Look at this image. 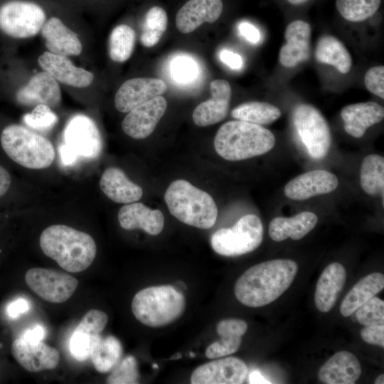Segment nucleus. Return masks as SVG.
Returning <instances> with one entry per match:
<instances>
[{
    "label": "nucleus",
    "mask_w": 384,
    "mask_h": 384,
    "mask_svg": "<svg viewBox=\"0 0 384 384\" xmlns=\"http://www.w3.org/2000/svg\"><path fill=\"white\" fill-rule=\"evenodd\" d=\"M298 270L296 262L277 259L255 265L236 281L237 299L249 307L267 305L279 298L292 284Z\"/></svg>",
    "instance_id": "f257e3e1"
},
{
    "label": "nucleus",
    "mask_w": 384,
    "mask_h": 384,
    "mask_svg": "<svg viewBox=\"0 0 384 384\" xmlns=\"http://www.w3.org/2000/svg\"><path fill=\"white\" fill-rule=\"evenodd\" d=\"M43 252L68 272H80L93 262L97 252L94 239L89 234L65 225H53L41 234Z\"/></svg>",
    "instance_id": "f03ea898"
},
{
    "label": "nucleus",
    "mask_w": 384,
    "mask_h": 384,
    "mask_svg": "<svg viewBox=\"0 0 384 384\" xmlns=\"http://www.w3.org/2000/svg\"><path fill=\"white\" fill-rule=\"evenodd\" d=\"M274 144L275 138L271 131L261 125L240 120L223 124L214 139L217 154L232 161L265 154L272 150Z\"/></svg>",
    "instance_id": "7ed1b4c3"
},
{
    "label": "nucleus",
    "mask_w": 384,
    "mask_h": 384,
    "mask_svg": "<svg viewBox=\"0 0 384 384\" xmlns=\"http://www.w3.org/2000/svg\"><path fill=\"white\" fill-rule=\"evenodd\" d=\"M168 208L181 222L201 229H209L215 223L218 208L213 198L190 182L174 181L164 194Z\"/></svg>",
    "instance_id": "20e7f679"
},
{
    "label": "nucleus",
    "mask_w": 384,
    "mask_h": 384,
    "mask_svg": "<svg viewBox=\"0 0 384 384\" xmlns=\"http://www.w3.org/2000/svg\"><path fill=\"white\" fill-rule=\"evenodd\" d=\"M0 145L9 159L26 169H46L55 156L54 147L48 139L16 124L2 129Z\"/></svg>",
    "instance_id": "39448f33"
},
{
    "label": "nucleus",
    "mask_w": 384,
    "mask_h": 384,
    "mask_svg": "<svg viewBox=\"0 0 384 384\" xmlns=\"http://www.w3.org/2000/svg\"><path fill=\"white\" fill-rule=\"evenodd\" d=\"M183 294L170 285L153 286L139 291L133 297L132 311L142 324L158 328L178 319L183 313Z\"/></svg>",
    "instance_id": "423d86ee"
},
{
    "label": "nucleus",
    "mask_w": 384,
    "mask_h": 384,
    "mask_svg": "<svg viewBox=\"0 0 384 384\" xmlns=\"http://www.w3.org/2000/svg\"><path fill=\"white\" fill-rule=\"evenodd\" d=\"M263 226L260 218L247 214L240 218L230 228H220L210 239L213 250L218 255L235 257L256 250L262 243Z\"/></svg>",
    "instance_id": "0eeeda50"
},
{
    "label": "nucleus",
    "mask_w": 384,
    "mask_h": 384,
    "mask_svg": "<svg viewBox=\"0 0 384 384\" xmlns=\"http://www.w3.org/2000/svg\"><path fill=\"white\" fill-rule=\"evenodd\" d=\"M292 121L311 157L324 158L331 148V136L329 125L320 111L309 104L298 105L293 110Z\"/></svg>",
    "instance_id": "6e6552de"
},
{
    "label": "nucleus",
    "mask_w": 384,
    "mask_h": 384,
    "mask_svg": "<svg viewBox=\"0 0 384 384\" xmlns=\"http://www.w3.org/2000/svg\"><path fill=\"white\" fill-rule=\"evenodd\" d=\"M46 21L44 10L26 1H9L0 6V29L16 38L34 36Z\"/></svg>",
    "instance_id": "1a4fd4ad"
},
{
    "label": "nucleus",
    "mask_w": 384,
    "mask_h": 384,
    "mask_svg": "<svg viewBox=\"0 0 384 384\" xmlns=\"http://www.w3.org/2000/svg\"><path fill=\"white\" fill-rule=\"evenodd\" d=\"M28 287L43 299L50 303L68 300L78 286V279L65 272L33 267L25 274Z\"/></svg>",
    "instance_id": "9d476101"
},
{
    "label": "nucleus",
    "mask_w": 384,
    "mask_h": 384,
    "mask_svg": "<svg viewBox=\"0 0 384 384\" xmlns=\"http://www.w3.org/2000/svg\"><path fill=\"white\" fill-rule=\"evenodd\" d=\"M63 146L77 159H94L102 149V139L95 122L85 114H76L67 122L63 132Z\"/></svg>",
    "instance_id": "9b49d317"
},
{
    "label": "nucleus",
    "mask_w": 384,
    "mask_h": 384,
    "mask_svg": "<svg viewBox=\"0 0 384 384\" xmlns=\"http://www.w3.org/2000/svg\"><path fill=\"white\" fill-rule=\"evenodd\" d=\"M248 373L246 364L240 358L226 357L206 363L191 374L192 384H241Z\"/></svg>",
    "instance_id": "f8f14e48"
},
{
    "label": "nucleus",
    "mask_w": 384,
    "mask_h": 384,
    "mask_svg": "<svg viewBox=\"0 0 384 384\" xmlns=\"http://www.w3.org/2000/svg\"><path fill=\"white\" fill-rule=\"evenodd\" d=\"M11 350L17 363L31 373L54 369L60 361L58 350L41 341L18 338L13 341Z\"/></svg>",
    "instance_id": "ddd939ff"
},
{
    "label": "nucleus",
    "mask_w": 384,
    "mask_h": 384,
    "mask_svg": "<svg viewBox=\"0 0 384 384\" xmlns=\"http://www.w3.org/2000/svg\"><path fill=\"white\" fill-rule=\"evenodd\" d=\"M166 107V99L157 96L133 108L122 120L124 132L133 139L146 138L154 132Z\"/></svg>",
    "instance_id": "4468645a"
},
{
    "label": "nucleus",
    "mask_w": 384,
    "mask_h": 384,
    "mask_svg": "<svg viewBox=\"0 0 384 384\" xmlns=\"http://www.w3.org/2000/svg\"><path fill=\"white\" fill-rule=\"evenodd\" d=\"M167 90L165 82L159 78H137L125 81L114 97V106L121 112H129L133 108L157 96Z\"/></svg>",
    "instance_id": "2eb2a0df"
},
{
    "label": "nucleus",
    "mask_w": 384,
    "mask_h": 384,
    "mask_svg": "<svg viewBox=\"0 0 384 384\" xmlns=\"http://www.w3.org/2000/svg\"><path fill=\"white\" fill-rule=\"evenodd\" d=\"M338 185L336 175L322 169L300 174L290 180L284 186V195L292 200L302 201L326 194L334 191Z\"/></svg>",
    "instance_id": "dca6fc26"
},
{
    "label": "nucleus",
    "mask_w": 384,
    "mask_h": 384,
    "mask_svg": "<svg viewBox=\"0 0 384 384\" xmlns=\"http://www.w3.org/2000/svg\"><path fill=\"white\" fill-rule=\"evenodd\" d=\"M211 98L199 104L193 110L192 118L200 127L216 124L225 118L231 98V87L225 80H215L210 85Z\"/></svg>",
    "instance_id": "f3484780"
},
{
    "label": "nucleus",
    "mask_w": 384,
    "mask_h": 384,
    "mask_svg": "<svg viewBox=\"0 0 384 384\" xmlns=\"http://www.w3.org/2000/svg\"><path fill=\"white\" fill-rule=\"evenodd\" d=\"M17 101L26 106L46 105L55 107L61 100V91L57 80L47 72L33 76L26 85L16 93Z\"/></svg>",
    "instance_id": "a211bd4d"
},
{
    "label": "nucleus",
    "mask_w": 384,
    "mask_h": 384,
    "mask_svg": "<svg viewBox=\"0 0 384 384\" xmlns=\"http://www.w3.org/2000/svg\"><path fill=\"white\" fill-rule=\"evenodd\" d=\"M310 25L302 20H295L287 27L286 43L279 50V60L286 68H293L307 60L310 55Z\"/></svg>",
    "instance_id": "6ab92c4d"
},
{
    "label": "nucleus",
    "mask_w": 384,
    "mask_h": 384,
    "mask_svg": "<svg viewBox=\"0 0 384 384\" xmlns=\"http://www.w3.org/2000/svg\"><path fill=\"white\" fill-rule=\"evenodd\" d=\"M41 67L57 81L69 86L85 87L94 80L90 71L76 67L66 56L44 52L38 59Z\"/></svg>",
    "instance_id": "aec40b11"
},
{
    "label": "nucleus",
    "mask_w": 384,
    "mask_h": 384,
    "mask_svg": "<svg viewBox=\"0 0 384 384\" xmlns=\"http://www.w3.org/2000/svg\"><path fill=\"white\" fill-rule=\"evenodd\" d=\"M222 11L221 0H189L177 12L176 26L180 32L188 33L205 22H215Z\"/></svg>",
    "instance_id": "412c9836"
},
{
    "label": "nucleus",
    "mask_w": 384,
    "mask_h": 384,
    "mask_svg": "<svg viewBox=\"0 0 384 384\" xmlns=\"http://www.w3.org/2000/svg\"><path fill=\"white\" fill-rule=\"evenodd\" d=\"M118 220L124 230L142 229L151 235L161 233L164 217L161 210H152L142 203H131L123 206L118 212Z\"/></svg>",
    "instance_id": "4be33fe9"
},
{
    "label": "nucleus",
    "mask_w": 384,
    "mask_h": 384,
    "mask_svg": "<svg viewBox=\"0 0 384 384\" xmlns=\"http://www.w3.org/2000/svg\"><path fill=\"white\" fill-rule=\"evenodd\" d=\"M361 373L358 359L349 351L334 354L319 369V379L326 384H353Z\"/></svg>",
    "instance_id": "5701e85b"
},
{
    "label": "nucleus",
    "mask_w": 384,
    "mask_h": 384,
    "mask_svg": "<svg viewBox=\"0 0 384 384\" xmlns=\"http://www.w3.org/2000/svg\"><path fill=\"white\" fill-rule=\"evenodd\" d=\"M341 117L346 133L361 138L368 128L383 119L384 109L375 102H359L343 107Z\"/></svg>",
    "instance_id": "b1692460"
},
{
    "label": "nucleus",
    "mask_w": 384,
    "mask_h": 384,
    "mask_svg": "<svg viewBox=\"0 0 384 384\" xmlns=\"http://www.w3.org/2000/svg\"><path fill=\"white\" fill-rule=\"evenodd\" d=\"M41 34L46 47L52 53L68 56L78 55L82 52V46L78 35L57 17H50L45 22Z\"/></svg>",
    "instance_id": "393cba45"
},
{
    "label": "nucleus",
    "mask_w": 384,
    "mask_h": 384,
    "mask_svg": "<svg viewBox=\"0 0 384 384\" xmlns=\"http://www.w3.org/2000/svg\"><path fill=\"white\" fill-rule=\"evenodd\" d=\"M346 279V271L338 262L329 264L320 275L316 287L314 302L318 310L326 313L335 305Z\"/></svg>",
    "instance_id": "a878e982"
},
{
    "label": "nucleus",
    "mask_w": 384,
    "mask_h": 384,
    "mask_svg": "<svg viewBox=\"0 0 384 384\" xmlns=\"http://www.w3.org/2000/svg\"><path fill=\"white\" fill-rule=\"evenodd\" d=\"M100 186L110 200L118 203L136 202L143 194L141 186L131 181L120 169L113 166L105 170Z\"/></svg>",
    "instance_id": "bb28decb"
},
{
    "label": "nucleus",
    "mask_w": 384,
    "mask_h": 384,
    "mask_svg": "<svg viewBox=\"0 0 384 384\" xmlns=\"http://www.w3.org/2000/svg\"><path fill=\"white\" fill-rule=\"evenodd\" d=\"M316 215L304 211L293 217H276L269 225V235L273 240L280 242L289 238L299 240L307 235L316 226Z\"/></svg>",
    "instance_id": "cd10ccee"
},
{
    "label": "nucleus",
    "mask_w": 384,
    "mask_h": 384,
    "mask_svg": "<svg viewBox=\"0 0 384 384\" xmlns=\"http://www.w3.org/2000/svg\"><path fill=\"white\" fill-rule=\"evenodd\" d=\"M384 287V275L373 272L359 280L343 299L340 312L347 317Z\"/></svg>",
    "instance_id": "c85d7f7f"
},
{
    "label": "nucleus",
    "mask_w": 384,
    "mask_h": 384,
    "mask_svg": "<svg viewBox=\"0 0 384 384\" xmlns=\"http://www.w3.org/2000/svg\"><path fill=\"white\" fill-rule=\"evenodd\" d=\"M315 58L319 63L334 66L342 74L348 73L352 66L349 52L340 41L332 36H324L319 39Z\"/></svg>",
    "instance_id": "c756f323"
},
{
    "label": "nucleus",
    "mask_w": 384,
    "mask_h": 384,
    "mask_svg": "<svg viewBox=\"0 0 384 384\" xmlns=\"http://www.w3.org/2000/svg\"><path fill=\"white\" fill-rule=\"evenodd\" d=\"M122 354V346L113 336H100L92 348L90 358L97 371L105 373L112 370Z\"/></svg>",
    "instance_id": "7c9ffc66"
},
{
    "label": "nucleus",
    "mask_w": 384,
    "mask_h": 384,
    "mask_svg": "<svg viewBox=\"0 0 384 384\" xmlns=\"http://www.w3.org/2000/svg\"><path fill=\"white\" fill-rule=\"evenodd\" d=\"M231 115L237 120L244 121L255 124H269L281 116L280 110L268 102H248L235 107Z\"/></svg>",
    "instance_id": "2f4dec72"
},
{
    "label": "nucleus",
    "mask_w": 384,
    "mask_h": 384,
    "mask_svg": "<svg viewBox=\"0 0 384 384\" xmlns=\"http://www.w3.org/2000/svg\"><path fill=\"white\" fill-rule=\"evenodd\" d=\"M360 183L363 191L370 196L380 194L383 202L384 159L378 154L366 156L362 162Z\"/></svg>",
    "instance_id": "473e14b6"
},
{
    "label": "nucleus",
    "mask_w": 384,
    "mask_h": 384,
    "mask_svg": "<svg viewBox=\"0 0 384 384\" xmlns=\"http://www.w3.org/2000/svg\"><path fill=\"white\" fill-rule=\"evenodd\" d=\"M136 34L132 28L121 24L111 32L108 42V51L110 58L117 63L127 60L134 48Z\"/></svg>",
    "instance_id": "72a5a7b5"
},
{
    "label": "nucleus",
    "mask_w": 384,
    "mask_h": 384,
    "mask_svg": "<svg viewBox=\"0 0 384 384\" xmlns=\"http://www.w3.org/2000/svg\"><path fill=\"white\" fill-rule=\"evenodd\" d=\"M168 17L164 9L153 6L146 12L140 35L141 43L145 47L155 46L164 33Z\"/></svg>",
    "instance_id": "f704fd0d"
},
{
    "label": "nucleus",
    "mask_w": 384,
    "mask_h": 384,
    "mask_svg": "<svg viewBox=\"0 0 384 384\" xmlns=\"http://www.w3.org/2000/svg\"><path fill=\"white\" fill-rule=\"evenodd\" d=\"M380 3L381 0H336V6L347 21L361 22L375 14Z\"/></svg>",
    "instance_id": "c9c22d12"
},
{
    "label": "nucleus",
    "mask_w": 384,
    "mask_h": 384,
    "mask_svg": "<svg viewBox=\"0 0 384 384\" xmlns=\"http://www.w3.org/2000/svg\"><path fill=\"white\" fill-rule=\"evenodd\" d=\"M199 73L198 62L189 55H178L170 62V76L180 86L191 85L198 79Z\"/></svg>",
    "instance_id": "e433bc0d"
},
{
    "label": "nucleus",
    "mask_w": 384,
    "mask_h": 384,
    "mask_svg": "<svg viewBox=\"0 0 384 384\" xmlns=\"http://www.w3.org/2000/svg\"><path fill=\"white\" fill-rule=\"evenodd\" d=\"M58 119L51 108L46 105L35 106L31 112L23 117V122L28 127L39 132L50 130L57 124Z\"/></svg>",
    "instance_id": "4c0bfd02"
},
{
    "label": "nucleus",
    "mask_w": 384,
    "mask_h": 384,
    "mask_svg": "<svg viewBox=\"0 0 384 384\" xmlns=\"http://www.w3.org/2000/svg\"><path fill=\"white\" fill-rule=\"evenodd\" d=\"M355 312L357 321L364 326L384 325V302L375 296Z\"/></svg>",
    "instance_id": "58836bf2"
},
{
    "label": "nucleus",
    "mask_w": 384,
    "mask_h": 384,
    "mask_svg": "<svg viewBox=\"0 0 384 384\" xmlns=\"http://www.w3.org/2000/svg\"><path fill=\"white\" fill-rule=\"evenodd\" d=\"M139 374L137 363L132 356L125 357L107 377L106 382L110 384L138 383Z\"/></svg>",
    "instance_id": "ea45409f"
},
{
    "label": "nucleus",
    "mask_w": 384,
    "mask_h": 384,
    "mask_svg": "<svg viewBox=\"0 0 384 384\" xmlns=\"http://www.w3.org/2000/svg\"><path fill=\"white\" fill-rule=\"evenodd\" d=\"M100 336V334H90L75 329L70 341L71 355L80 361L90 358L94 345Z\"/></svg>",
    "instance_id": "a19ab883"
},
{
    "label": "nucleus",
    "mask_w": 384,
    "mask_h": 384,
    "mask_svg": "<svg viewBox=\"0 0 384 384\" xmlns=\"http://www.w3.org/2000/svg\"><path fill=\"white\" fill-rule=\"evenodd\" d=\"M220 340L211 343L206 350L205 354L208 358H222L238 351L242 337L236 336H223Z\"/></svg>",
    "instance_id": "79ce46f5"
},
{
    "label": "nucleus",
    "mask_w": 384,
    "mask_h": 384,
    "mask_svg": "<svg viewBox=\"0 0 384 384\" xmlns=\"http://www.w3.org/2000/svg\"><path fill=\"white\" fill-rule=\"evenodd\" d=\"M108 322L107 314L97 309L88 311L82 318L76 330L90 334H100Z\"/></svg>",
    "instance_id": "37998d69"
},
{
    "label": "nucleus",
    "mask_w": 384,
    "mask_h": 384,
    "mask_svg": "<svg viewBox=\"0 0 384 384\" xmlns=\"http://www.w3.org/2000/svg\"><path fill=\"white\" fill-rule=\"evenodd\" d=\"M364 83L368 91L384 99V66L370 68L365 75Z\"/></svg>",
    "instance_id": "c03bdc74"
},
{
    "label": "nucleus",
    "mask_w": 384,
    "mask_h": 384,
    "mask_svg": "<svg viewBox=\"0 0 384 384\" xmlns=\"http://www.w3.org/2000/svg\"><path fill=\"white\" fill-rule=\"evenodd\" d=\"M247 330V323L238 319H228L220 321L217 325V332L220 336H242Z\"/></svg>",
    "instance_id": "a18cd8bd"
},
{
    "label": "nucleus",
    "mask_w": 384,
    "mask_h": 384,
    "mask_svg": "<svg viewBox=\"0 0 384 384\" xmlns=\"http://www.w3.org/2000/svg\"><path fill=\"white\" fill-rule=\"evenodd\" d=\"M362 339L370 344L384 347V325L365 326L361 331Z\"/></svg>",
    "instance_id": "49530a36"
},
{
    "label": "nucleus",
    "mask_w": 384,
    "mask_h": 384,
    "mask_svg": "<svg viewBox=\"0 0 384 384\" xmlns=\"http://www.w3.org/2000/svg\"><path fill=\"white\" fill-rule=\"evenodd\" d=\"M238 31L247 41L251 43H257L261 38L260 31L252 23L242 21L238 25Z\"/></svg>",
    "instance_id": "de8ad7c7"
},
{
    "label": "nucleus",
    "mask_w": 384,
    "mask_h": 384,
    "mask_svg": "<svg viewBox=\"0 0 384 384\" xmlns=\"http://www.w3.org/2000/svg\"><path fill=\"white\" fill-rule=\"evenodd\" d=\"M220 60L234 70H239L242 67L243 60L242 57L231 50L223 49L220 53Z\"/></svg>",
    "instance_id": "09e8293b"
},
{
    "label": "nucleus",
    "mask_w": 384,
    "mask_h": 384,
    "mask_svg": "<svg viewBox=\"0 0 384 384\" xmlns=\"http://www.w3.org/2000/svg\"><path fill=\"white\" fill-rule=\"evenodd\" d=\"M12 183L13 180L10 172L0 163V200L9 193Z\"/></svg>",
    "instance_id": "8fccbe9b"
},
{
    "label": "nucleus",
    "mask_w": 384,
    "mask_h": 384,
    "mask_svg": "<svg viewBox=\"0 0 384 384\" xmlns=\"http://www.w3.org/2000/svg\"><path fill=\"white\" fill-rule=\"evenodd\" d=\"M28 309V305L27 302L21 299L10 304L8 309V312L11 317H16L20 314L26 312Z\"/></svg>",
    "instance_id": "3c124183"
},
{
    "label": "nucleus",
    "mask_w": 384,
    "mask_h": 384,
    "mask_svg": "<svg viewBox=\"0 0 384 384\" xmlns=\"http://www.w3.org/2000/svg\"><path fill=\"white\" fill-rule=\"evenodd\" d=\"M43 329L40 326H37L27 331L22 337L31 341H39L43 338Z\"/></svg>",
    "instance_id": "603ef678"
},
{
    "label": "nucleus",
    "mask_w": 384,
    "mask_h": 384,
    "mask_svg": "<svg viewBox=\"0 0 384 384\" xmlns=\"http://www.w3.org/2000/svg\"><path fill=\"white\" fill-rule=\"evenodd\" d=\"M250 383H271L258 370L252 371L249 375Z\"/></svg>",
    "instance_id": "864d4df0"
},
{
    "label": "nucleus",
    "mask_w": 384,
    "mask_h": 384,
    "mask_svg": "<svg viewBox=\"0 0 384 384\" xmlns=\"http://www.w3.org/2000/svg\"><path fill=\"white\" fill-rule=\"evenodd\" d=\"M375 384H383L384 383V375L383 374H380L379 375L375 382H374Z\"/></svg>",
    "instance_id": "5fc2aeb1"
},
{
    "label": "nucleus",
    "mask_w": 384,
    "mask_h": 384,
    "mask_svg": "<svg viewBox=\"0 0 384 384\" xmlns=\"http://www.w3.org/2000/svg\"><path fill=\"white\" fill-rule=\"evenodd\" d=\"M287 1L293 5H299V4H302L307 1L308 0H287Z\"/></svg>",
    "instance_id": "6e6d98bb"
},
{
    "label": "nucleus",
    "mask_w": 384,
    "mask_h": 384,
    "mask_svg": "<svg viewBox=\"0 0 384 384\" xmlns=\"http://www.w3.org/2000/svg\"><path fill=\"white\" fill-rule=\"evenodd\" d=\"M180 353H176V355L171 357V359H178L181 358Z\"/></svg>",
    "instance_id": "4d7b16f0"
}]
</instances>
